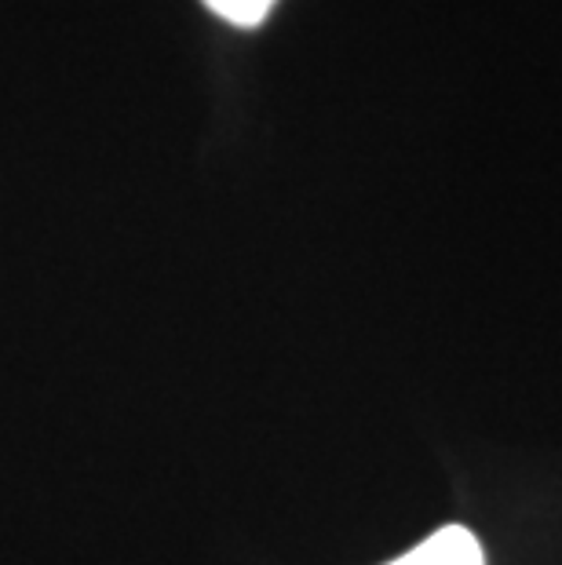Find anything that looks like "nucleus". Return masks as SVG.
I'll return each instance as SVG.
<instances>
[{
    "label": "nucleus",
    "mask_w": 562,
    "mask_h": 565,
    "mask_svg": "<svg viewBox=\"0 0 562 565\" xmlns=\"http://www.w3.org/2000/svg\"><path fill=\"white\" fill-rule=\"evenodd\" d=\"M388 565H486L483 547L464 525H446L424 540L421 547L405 551L402 558Z\"/></svg>",
    "instance_id": "nucleus-1"
},
{
    "label": "nucleus",
    "mask_w": 562,
    "mask_h": 565,
    "mask_svg": "<svg viewBox=\"0 0 562 565\" xmlns=\"http://www.w3.org/2000/svg\"><path fill=\"white\" fill-rule=\"evenodd\" d=\"M201 4L223 22H231V26H259L278 0H201Z\"/></svg>",
    "instance_id": "nucleus-2"
}]
</instances>
